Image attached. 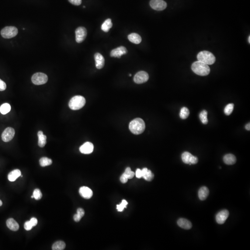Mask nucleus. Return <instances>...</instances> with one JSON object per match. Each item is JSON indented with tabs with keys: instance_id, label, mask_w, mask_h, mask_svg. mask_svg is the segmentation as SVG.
<instances>
[{
	"instance_id": "9b49d317",
	"label": "nucleus",
	"mask_w": 250,
	"mask_h": 250,
	"mask_svg": "<svg viewBox=\"0 0 250 250\" xmlns=\"http://www.w3.org/2000/svg\"><path fill=\"white\" fill-rule=\"evenodd\" d=\"M15 131L12 127H8L5 129L2 135V138L3 141L7 142L11 141L14 137Z\"/></svg>"
},
{
	"instance_id": "b1692460",
	"label": "nucleus",
	"mask_w": 250,
	"mask_h": 250,
	"mask_svg": "<svg viewBox=\"0 0 250 250\" xmlns=\"http://www.w3.org/2000/svg\"><path fill=\"white\" fill-rule=\"evenodd\" d=\"M112 26L113 24L112 23L111 19H108L102 24L101 28L104 32H108Z\"/></svg>"
},
{
	"instance_id": "4468645a",
	"label": "nucleus",
	"mask_w": 250,
	"mask_h": 250,
	"mask_svg": "<svg viewBox=\"0 0 250 250\" xmlns=\"http://www.w3.org/2000/svg\"><path fill=\"white\" fill-rule=\"evenodd\" d=\"M94 145L89 142L85 143L80 148L79 150L82 153L85 154H90L93 152Z\"/></svg>"
},
{
	"instance_id": "f03ea898",
	"label": "nucleus",
	"mask_w": 250,
	"mask_h": 250,
	"mask_svg": "<svg viewBox=\"0 0 250 250\" xmlns=\"http://www.w3.org/2000/svg\"><path fill=\"white\" fill-rule=\"evenodd\" d=\"M129 128L133 134H140L143 133L145 130V123L142 119L137 118L131 121L129 124Z\"/></svg>"
},
{
	"instance_id": "bb28decb",
	"label": "nucleus",
	"mask_w": 250,
	"mask_h": 250,
	"mask_svg": "<svg viewBox=\"0 0 250 250\" xmlns=\"http://www.w3.org/2000/svg\"><path fill=\"white\" fill-rule=\"evenodd\" d=\"M52 163H53V161H52L51 159L47 157L42 158L40 160V165L42 167L50 165L52 164Z\"/></svg>"
},
{
	"instance_id": "72a5a7b5",
	"label": "nucleus",
	"mask_w": 250,
	"mask_h": 250,
	"mask_svg": "<svg viewBox=\"0 0 250 250\" xmlns=\"http://www.w3.org/2000/svg\"><path fill=\"white\" fill-rule=\"evenodd\" d=\"M33 196L34 198H35L36 200H39L42 197V194L41 192L40 189H36L33 191Z\"/></svg>"
},
{
	"instance_id": "f704fd0d",
	"label": "nucleus",
	"mask_w": 250,
	"mask_h": 250,
	"mask_svg": "<svg viewBox=\"0 0 250 250\" xmlns=\"http://www.w3.org/2000/svg\"><path fill=\"white\" fill-rule=\"evenodd\" d=\"M33 227V226L30 222V220L26 221L25 223L24 228L26 231H29V230H31L32 229Z\"/></svg>"
},
{
	"instance_id": "393cba45",
	"label": "nucleus",
	"mask_w": 250,
	"mask_h": 250,
	"mask_svg": "<svg viewBox=\"0 0 250 250\" xmlns=\"http://www.w3.org/2000/svg\"><path fill=\"white\" fill-rule=\"evenodd\" d=\"M65 243L62 241H58L55 243L52 246V249L53 250H63L65 249Z\"/></svg>"
},
{
	"instance_id": "a19ab883",
	"label": "nucleus",
	"mask_w": 250,
	"mask_h": 250,
	"mask_svg": "<svg viewBox=\"0 0 250 250\" xmlns=\"http://www.w3.org/2000/svg\"><path fill=\"white\" fill-rule=\"evenodd\" d=\"M30 221L31 222V223H32V224L33 227L36 226V225H37V223H38V220H37L36 218H34V217L31 218Z\"/></svg>"
},
{
	"instance_id": "c85d7f7f",
	"label": "nucleus",
	"mask_w": 250,
	"mask_h": 250,
	"mask_svg": "<svg viewBox=\"0 0 250 250\" xmlns=\"http://www.w3.org/2000/svg\"><path fill=\"white\" fill-rule=\"evenodd\" d=\"M207 112L205 110L202 111L200 113V119L202 123L203 124H207L208 123V119L207 118Z\"/></svg>"
},
{
	"instance_id": "a211bd4d",
	"label": "nucleus",
	"mask_w": 250,
	"mask_h": 250,
	"mask_svg": "<svg viewBox=\"0 0 250 250\" xmlns=\"http://www.w3.org/2000/svg\"><path fill=\"white\" fill-rule=\"evenodd\" d=\"M7 227L9 229L13 231H17L19 229L18 223L13 218H10L6 222Z\"/></svg>"
},
{
	"instance_id": "ddd939ff",
	"label": "nucleus",
	"mask_w": 250,
	"mask_h": 250,
	"mask_svg": "<svg viewBox=\"0 0 250 250\" xmlns=\"http://www.w3.org/2000/svg\"><path fill=\"white\" fill-rule=\"evenodd\" d=\"M229 213L227 210H223L217 214L216 216V220L219 224H223L227 219Z\"/></svg>"
},
{
	"instance_id": "20e7f679",
	"label": "nucleus",
	"mask_w": 250,
	"mask_h": 250,
	"mask_svg": "<svg viewBox=\"0 0 250 250\" xmlns=\"http://www.w3.org/2000/svg\"><path fill=\"white\" fill-rule=\"evenodd\" d=\"M85 97L81 95H76L72 97L69 103V106L71 109L77 110L82 109L85 104Z\"/></svg>"
},
{
	"instance_id": "2eb2a0df",
	"label": "nucleus",
	"mask_w": 250,
	"mask_h": 250,
	"mask_svg": "<svg viewBox=\"0 0 250 250\" xmlns=\"http://www.w3.org/2000/svg\"><path fill=\"white\" fill-rule=\"evenodd\" d=\"M80 195L86 199H89L93 196V191L90 188L85 186L81 187L79 189Z\"/></svg>"
},
{
	"instance_id": "473e14b6",
	"label": "nucleus",
	"mask_w": 250,
	"mask_h": 250,
	"mask_svg": "<svg viewBox=\"0 0 250 250\" xmlns=\"http://www.w3.org/2000/svg\"><path fill=\"white\" fill-rule=\"evenodd\" d=\"M124 173L127 176L128 179H133L135 175L134 172L131 171V168L130 167H127Z\"/></svg>"
},
{
	"instance_id": "c9c22d12",
	"label": "nucleus",
	"mask_w": 250,
	"mask_h": 250,
	"mask_svg": "<svg viewBox=\"0 0 250 250\" xmlns=\"http://www.w3.org/2000/svg\"><path fill=\"white\" fill-rule=\"evenodd\" d=\"M7 85L6 83L0 79V91H4L6 89Z\"/></svg>"
},
{
	"instance_id": "f8f14e48",
	"label": "nucleus",
	"mask_w": 250,
	"mask_h": 250,
	"mask_svg": "<svg viewBox=\"0 0 250 250\" xmlns=\"http://www.w3.org/2000/svg\"><path fill=\"white\" fill-rule=\"evenodd\" d=\"M127 53V49L125 47L121 46L111 51L110 56L112 57H116L120 58L121 56L126 54Z\"/></svg>"
},
{
	"instance_id": "1a4fd4ad",
	"label": "nucleus",
	"mask_w": 250,
	"mask_h": 250,
	"mask_svg": "<svg viewBox=\"0 0 250 250\" xmlns=\"http://www.w3.org/2000/svg\"><path fill=\"white\" fill-rule=\"evenodd\" d=\"M151 7L157 11H162L167 7V3L163 0H151L150 2Z\"/></svg>"
},
{
	"instance_id": "c756f323",
	"label": "nucleus",
	"mask_w": 250,
	"mask_h": 250,
	"mask_svg": "<svg viewBox=\"0 0 250 250\" xmlns=\"http://www.w3.org/2000/svg\"><path fill=\"white\" fill-rule=\"evenodd\" d=\"M234 109V104L233 103L228 104L226 106L224 109V113L227 116H229L233 112Z\"/></svg>"
},
{
	"instance_id": "58836bf2",
	"label": "nucleus",
	"mask_w": 250,
	"mask_h": 250,
	"mask_svg": "<svg viewBox=\"0 0 250 250\" xmlns=\"http://www.w3.org/2000/svg\"><path fill=\"white\" fill-rule=\"evenodd\" d=\"M77 214L80 216V217L82 218L85 214V210L82 208H78L77 210Z\"/></svg>"
},
{
	"instance_id": "4be33fe9",
	"label": "nucleus",
	"mask_w": 250,
	"mask_h": 250,
	"mask_svg": "<svg viewBox=\"0 0 250 250\" xmlns=\"http://www.w3.org/2000/svg\"><path fill=\"white\" fill-rule=\"evenodd\" d=\"M38 145L40 148L45 147L47 143V136L44 134L43 132L39 131L38 133Z\"/></svg>"
},
{
	"instance_id": "7ed1b4c3",
	"label": "nucleus",
	"mask_w": 250,
	"mask_h": 250,
	"mask_svg": "<svg viewBox=\"0 0 250 250\" xmlns=\"http://www.w3.org/2000/svg\"><path fill=\"white\" fill-rule=\"evenodd\" d=\"M198 61L203 62L207 65H212L215 63V56L210 51L204 50L201 51L197 56Z\"/></svg>"
},
{
	"instance_id": "dca6fc26",
	"label": "nucleus",
	"mask_w": 250,
	"mask_h": 250,
	"mask_svg": "<svg viewBox=\"0 0 250 250\" xmlns=\"http://www.w3.org/2000/svg\"><path fill=\"white\" fill-rule=\"evenodd\" d=\"M95 66L98 69L102 68L105 64V59L103 56L99 53H96L95 54Z\"/></svg>"
},
{
	"instance_id": "37998d69",
	"label": "nucleus",
	"mask_w": 250,
	"mask_h": 250,
	"mask_svg": "<svg viewBox=\"0 0 250 250\" xmlns=\"http://www.w3.org/2000/svg\"><path fill=\"white\" fill-rule=\"evenodd\" d=\"M148 170V169L147 168H143L142 170H141L142 176V178L145 175V174L147 173Z\"/></svg>"
},
{
	"instance_id": "0eeeda50",
	"label": "nucleus",
	"mask_w": 250,
	"mask_h": 250,
	"mask_svg": "<svg viewBox=\"0 0 250 250\" xmlns=\"http://www.w3.org/2000/svg\"><path fill=\"white\" fill-rule=\"evenodd\" d=\"M182 159L183 163L189 165H195L198 162L197 157L192 155L188 151H185L182 155Z\"/></svg>"
},
{
	"instance_id": "9d476101",
	"label": "nucleus",
	"mask_w": 250,
	"mask_h": 250,
	"mask_svg": "<svg viewBox=\"0 0 250 250\" xmlns=\"http://www.w3.org/2000/svg\"><path fill=\"white\" fill-rule=\"evenodd\" d=\"M76 40L77 43H82L85 40L87 35L86 29L84 27H79L76 29Z\"/></svg>"
},
{
	"instance_id": "79ce46f5",
	"label": "nucleus",
	"mask_w": 250,
	"mask_h": 250,
	"mask_svg": "<svg viewBox=\"0 0 250 250\" xmlns=\"http://www.w3.org/2000/svg\"><path fill=\"white\" fill-rule=\"evenodd\" d=\"M73 218H74V221H76V222H79L80 220H81V219L82 218L81 217H80L78 214H75L74 215V217H73Z\"/></svg>"
},
{
	"instance_id": "2f4dec72",
	"label": "nucleus",
	"mask_w": 250,
	"mask_h": 250,
	"mask_svg": "<svg viewBox=\"0 0 250 250\" xmlns=\"http://www.w3.org/2000/svg\"><path fill=\"white\" fill-rule=\"evenodd\" d=\"M127 204L128 203L127 202L126 200H122L120 204L117 205V210L119 212H122L124 208L126 207V206L127 205Z\"/></svg>"
},
{
	"instance_id": "6e6552de",
	"label": "nucleus",
	"mask_w": 250,
	"mask_h": 250,
	"mask_svg": "<svg viewBox=\"0 0 250 250\" xmlns=\"http://www.w3.org/2000/svg\"><path fill=\"white\" fill-rule=\"evenodd\" d=\"M148 73L144 71H141L137 73L134 77V81L137 84H141L147 82L149 79Z\"/></svg>"
},
{
	"instance_id": "ea45409f",
	"label": "nucleus",
	"mask_w": 250,
	"mask_h": 250,
	"mask_svg": "<svg viewBox=\"0 0 250 250\" xmlns=\"http://www.w3.org/2000/svg\"><path fill=\"white\" fill-rule=\"evenodd\" d=\"M135 175H136V177H137L138 179H141V178H142V176L141 170L140 169H137L136 171V173L135 174Z\"/></svg>"
},
{
	"instance_id": "412c9836",
	"label": "nucleus",
	"mask_w": 250,
	"mask_h": 250,
	"mask_svg": "<svg viewBox=\"0 0 250 250\" xmlns=\"http://www.w3.org/2000/svg\"><path fill=\"white\" fill-rule=\"evenodd\" d=\"M223 161L226 165H233L236 162V158L234 155L232 154H228L224 156Z\"/></svg>"
},
{
	"instance_id": "49530a36",
	"label": "nucleus",
	"mask_w": 250,
	"mask_h": 250,
	"mask_svg": "<svg viewBox=\"0 0 250 250\" xmlns=\"http://www.w3.org/2000/svg\"><path fill=\"white\" fill-rule=\"evenodd\" d=\"M248 41H249V43H250V36H249V38H248Z\"/></svg>"
},
{
	"instance_id": "09e8293b",
	"label": "nucleus",
	"mask_w": 250,
	"mask_h": 250,
	"mask_svg": "<svg viewBox=\"0 0 250 250\" xmlns=\"http://www.w3.org/2000/svg\"><path fill=\"white\" fill-rule=\"evenodd\" d=\"M131 76H132V75H131V74H130V75H129V76H130V77H131Z\"/></svg>"
},
{
	"instance_id": "f257e3e1",
	"label": "nucleus",
	"mask_w": 250,
	"mask_h": 250,
	"mask_svg": "<svg viewBox=\"0 0 250 250\" xmlns=\"http://www.w3.org/2000/svg\"><path fill=\"white\" fill-rule=\"evenodd\" d=\"M191 69L196 74L201 76H207L210 71L208 65L199 61L194 62L191 66Z\"/></svg>"
},
{
	"instance_id": "a18cd8bd",
	"label": "nucleus",
	"mask_w": 250,
	"mask_h": 250,
	"mask_svg": "<svg viewBox=\"0 0 250 250\" xmlns=\"http://www.w3.org/2000/svg\"><path fill=\"white\" fill-rule=\"evenodd\" d=\"M2 205V202L1 200H0V207Z\"/></svg>"
},
{
	"instance_id": "cd10ccee",
	"label": "nucleus",
	"mask_w": 250,
	"mask_h": 250,
	"mask_svg": "<svg viewBox=\"0 0 250 250\" xmlns=\"http://www.w3.org/2000/svg\"><path fill=\"white\" fill-rule=\"evenodd\" d=\"M189 115V111L186 107H183L181 109L180 117L182 119H186Z\"/></svg>"
},
{
	"instance_id": "f3484780",
	"label": "nucleus",
	"mask_w": 250,
	"mask_h": 250,
	"mask_svg": "<svg viewBox=\"0 0 250 250\" xmlns=\"http://www.w3.org/2000/svg\"><path fill=\"white\" fill-rule=\"evenodd\" d=\"M178 224L180 227L184 229H190L192 227L191 222L184 218H180L178 220Z\"/></svg>"
},
{
	"instance_id": "4c0bfd02",
	"label": "nucleus",
	"mask_w": 250,
	"mask_h": 250,
	"mask_svg": "<svg viewBox=\"0 0 250 250\" xmlns=\"http://www.w3.org/2000/svg\"><path fill=\"white\" fill-rule=\"evenodd\" d=\"M68 1L70 3H71L73 5H76V6H79L82 3V0H68Z\"/></svg>"
},
{
	"instance_id": "aec40b11",
	"label": "nucleus",
	"mask_w": 250,
	"mask_h": 250,
	"mask_svg": "<svg viewBox=\"0 0 250 250\" xmlns=\"http://www.w3.org/2000/svg\"><path fill=\"white\" fill-rule=\"evenodd\" d=\"M21 175H22V173L20 170L16 169L10 172L8 176V179L9 181L14 182Z\"/></svg>"
},
{
	"instance_id": "c03bdc74",
	"label": "nucleus",
	"mask_w": 250,
	"mask_h": 250,
	"mask_svg": "<svg viewBox=\"0 0 250 250\" xmlns=\"http://www.w3.org/2000/svg\"><path fill=\"white\" fill-rule=\"evenodd\" d=\"M245 129L246 130H248V131H250V123H248V124H246V126H245Z\"/></svg>"
},
{
	"instance_id": "de8ad7c7",
	"label": "nucleus",
	"mask_w": 250,
	"mask_h": 250,
	"mask_svg": "<svg viewBox=\"0 0 250 250\" xmlns=\"http://www.w3.org/2000/svg\"><path fill=\"white\" fill-rule=\"evenodd\" d=\"M31 198H34V197H33V196H31Z\"/></svg>"
},
{
	"instance_id": "5701e85b",
	"label": "nucleus",
	"mask_w": 250,
	"mask_h": 250,
	"mask_svg": "<svg viewBox=\"0 0 250 250\" xmlns=\"http://www.w3.org/2000/svg\"><path fill=\"white\" fill-rule=\"evenodd\" d=\"M128 39L130 42L135 44H139L142 41L141 37L136 33H132L128 36Z\"/></svg>"
},
{
	"instance_id": "39448f33",
	"label": "nucleus",
	"mask_w": 250,
	"mask_h": 250,
	"mask_svg": "<svg viewBox=\"0 0 250 250\" xmlns=\"http://www.w3.org/2000/svg\"><path fill=\"white\" fill-rule=\"evenodd\" d=\"M18 31L15 26H6L2 30L1 34L5 39H11L16 36Z\"/></svg>"
},
{
	"instance_id": "423d86ee",
	"label": "nucleus",
	"mask_w": 250,
	"mask_h": 250,
	"mask_svg": "<svg viewBox=\"0 0 250 250\" xmlns=\"http://www.w3.org/2000/svg\"><path fill=\"white\" fill-rule=\"evenodd\" d=\"M47 76L43 73H36L32 77L33 83L37 85H44L47 83Z\"/></svg>"
},
{
	"instance_id": "e433bc0d",
	"label": "nucleus",
	"mask_w": 250,
	"mask_h": 250,
	"mask_svg": "<svg viewBox=\"0 0 250 250\" xmlns=\"http://www.w3.org/2000/svg\"><path fill=\"white\" fill-rule=\"evenodd\" d=\"M128 178L125 173H123L120 178V181L122 183H126L128 181Z\"/></svg>"
},
{
	"instance_id": "a878e982",
	"label": "nucleus",
	"mask_w": 250,
	"mask_h": 250,
	"mask_svg": "<svg viewBox=\"0 0 250 250\" xmlns=\"http://www.w3.org/2000/svg\"><path fill=\"white\" fill-rule=\"evenodd\" d=\"M11 110V106L9 104L5 103L0 107V112L2 114H6L9 112Z\"/></svg>"
},
{
	"instance_id": "7c9ffc66",
	"label": "nucleus",
	"mask_w": 250,
	"mask_h": 250,
	"mask_svg": "<svg viewBox=\"0 0 250 250\" xmlns=\"http://www.w3.org/2000/svg\"><path fill=\"white\" fill-rule=\"evenodd\" d=\"M154 175L150 170H148L147 173L143 177L144 179L148 181H151L154 179Z\"/></svg>"
},
{
	"instance_id": "6ab92c4d",
	"label": "nucleus",
	"mask_w": 250,
	"mask_h": 250,
	"mask_svg": "<svg viewBox=\"0 0 250 250\" xmlns=\"http://www.w3.org/2000/svg\"><path fill=\"white\" fill-rule=\"evenodd\" d=\"M209 193H210V191L207 187H205V186L202 187L198 191V196H199V199L202 201L206 200L209 195Z\"/></svg>"
}]
</instances>
